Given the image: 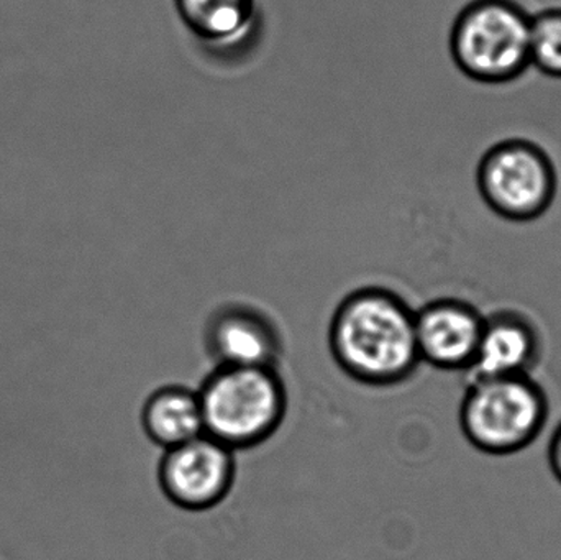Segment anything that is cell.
Wrapping results in <instances>:
<instances>
[{
	"label": "cell",
	"instance_id": "5b68a950",
	"mask_svg": "<svg viewBox=\"0 0 561 560\" xmlns=\"http://www.w3.org/2000/svg\"><path fill=\"white\" fill-rule=\"evenodd\" d=\"M556 167L533 141L504 140L484 153L478 190L493 213L513 222L539 219L557 196Z\"/></svg>",
	"mask_w": 561,
	"mask_h": 560
},
{
	"label": "cell",
	"instance_id": "4fadbf2b",
	"mask_svg": "<svg viewBox=\"0 0 561 560\" xmlns=\"http://www.w3.org/2000/svg\"><path fill=\"white\" fill-rule=\"evenodd\" d=\"M547 460H549L550 472L561 485V421L547 446Z\"/></svg>",
	"mask_w": 561,
	"mask_h": 560
},
{
	"label": "cell",
	"instance_id": "52a82bcc",
	"mask_svg": "<svg viewBox=\"0 0 561 560\" xmlns=\"http://www.w3.org/2000/svg\"><path fill=\"white\" fill-rule=\"evenodd\" d=\"M484 316L471 302L440 298L415 311V339L421 362L447 372H465L473 362Z\"/></svg>",
	"mask_w": 561,
	"mask_h": 560
},
{
	"label": "cell",
	"instance_id": "30bf717a",
	"mask_svg": "<svg viewBox=\"0 0 561 560\" xmlns=\"http://www.w3.org/2000/svg\"><path fill=\"white\" fill-rule=\"evenodd\" d=\"M191 35L214 55L247 52L262 25L259 0H174Z\"/></svg>",
	"mask_w": 561,
	"mask_h": 560
},
{
	"label": "cell",
	"instance_id": "8992f818",
	"mask_svg": "<svg viewBox=\"0 0 561 560\" xmlns=\"http://www.w3.org/2000/svg\"><path fill=\"white\" fill-rule=\"evenodd\" d=\"M236 480L233 450L203 436L164 450L158 466L161 492L187 512H206L226 500Z\"/></svg>",
	"mask_w": 561,
	"mask_h": 560
},
{
	"label": "cell",
	"instance_id": "6da1fadb",
	"mask_svg": "<svg viewBox=\"0 0 561 560\" xmlns=\"http://www.w3.org/2000/svg\"><path fill=\"white\" fill-rule=\"evenodd\" d=\"M329 344L336 365L369 387L402 384L421 364L415 311L385 288L350 293L330 322Z\"/></svg>",
	"mask_w": 561,
	"mask_h": 560
},
{
	"label": "cell",
	"instance_id": "7a4b0ae2",
	"mask_svg": "<svg viewBox=\"0 0 561 560\" xmlns=\"http://www.w3.org/2000/svg\"><path fill=\"white\" fill-rule=\"evenodd\" d=\"M197 397L204 434L230 450L265 443L286 416V387L276 368L216 367Z\"/></svg>",
	"mask_w": 561,
	"mask_h": 560
},
{
	"label": "cell",
	"instance_id": "8fae6325",
	"mask_svg": "<svg viewBox=\"0 0 561 560\" xmlns=\"http://www.w3.org/2000/svg\"><path fill=\"white\" fill-rule=\"evenodd\" d=\"M141 426L151 443L164 450L203 436V413L197 391L178 385L153 391L141 410Z\"/></svg>",
	"mask_w": 561,
	"mask_h": 560
},
{
	"label": "cell",
	"instance_id": "277c9868",
	"mask_svg": "<svg viewBox=\"0 0 561 560\" xmlns=\"http://www.w3.org/2000/svg\"><path fill=\"white\" fill-rule=\"evenodd\" d=\"M530 19L513 0H473L451 26V58L473 81H514L530 66Z\"/></svg>",
	"mask_w": 561,
	"mask_h": 560
},
{
	"label": "cell",
	"instance_id": "ba28073f",
	"mask_svg": "<svg viewBox=\"0 0 561 560\" xmlns=\"http://www.w3.org/2000/svg\"><path fill=\"white\" fill-rule=\"evenodd\" d=\"M543 354V341L536 322L516 309H500L484 316L477 354L465 385L490 378L530 375Z\"/></svg>",
	"mask_w": 561,
	"mask_h": 560
},
{
	"label": "cell",
	"instance_id": "9c48e42d",
	"mask_svg": "<svg viewBox=\"0 0 561 560\" xmlns=\"http://www.w3.org/2000/svg\"><path fill=\"white\" fill-rule=\"evenodd\" d=\"M204 342L217 367L276 368L280 357L279 332L268 316L237 302L210 315Z\"/></svg>",
	"mask_w": 561,
	"mask_h": 560
},
{
	"label": "cell",
	"instance_id": "7c38bea8",
	"mask_svg": "<svg viewBox=\"0 0 561 560\" xmlns=\"http://www.w3.org/2000/svg\"><path fill=\"white\" fill-rule=\"evenodd\" d=\"M530 66L561 79V9H547L530 19Z\"/></svg>",
	"mask_w": 561,
	"mask_h": 560
},
{
	"label": "cell",
	"instance_id": "3957f363",
	"mask_svg": "<svg viewBox=\"0 0 561 560\" xmlns=\"http://www.w3.org/2000/svg\"><path fill=\"white\" fill-rule=\"evenodd\" d=\"M549 416V397L533 375L471 381L465 385L458 411L465 439L493 457L514 456L533 446Z\"/></svg>",
	"mask_w": 561,
	"mask_h": 560
}]
</instances>
